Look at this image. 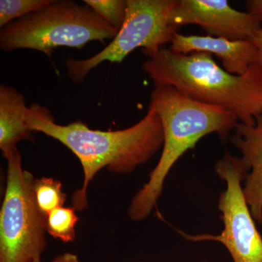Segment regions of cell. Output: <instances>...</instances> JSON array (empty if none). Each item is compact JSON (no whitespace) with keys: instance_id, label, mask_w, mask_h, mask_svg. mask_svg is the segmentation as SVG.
Returning <instances> with one entry per match:
<instances>
[{"instance_id":"obj_16","label":"cell","mask_w":262,"mask_h":262,"mask_svg":"<svg viewBox=\"0 0 262 262\" xmlns=\"http://www.w3.org/2000/svg\"><path fill=\"white\" fill-rule=\"evenodd\" d=\"M246 9L248 13H251L253 16L262 23V0H248L246 3Z\"/></svg>"},{"instance_id":"obj_10","label":"cell","mask_w":262,"mask_h":262,"mask_svg":"<svg viewBox=\"0 0 262 262\" xmlns=\"http://www.w3.org/2000/svg\"><path fill=\"white\" fill-rule=\"evenodd\" d=\"M230 141L249 170L243 185L245 199L254 220L262 225V115L254 125L239 122Z\"/></svg>"},{"instance_id":"obj_15","label":"cell","mask_w":262,"mask_h":262,"mask_svg":"<svg viewBox=\"0 0 262 262\" xmlns=\"http://www.w3.org/2000/svg\"><path fill=\"white\" fill-rule=\"evenodd\" d=\"M108 25L120 31L126 15L127 0H84Z\"/></svg>"},{"instance_id":"obj_17","label":"cell","mask_w":262,"mask_h":262,"mask_svg":"<svg viewBox=\"0 0 262 262\" xmlns=\"http://www.w3.org/2000/svg\"><path fill=\"white\" fill-rule=\"evenodd\" d=\"M32 262H42L41 258L34 260ZM50 262H83L81 261L80 258L77 255L74 254L72 253H62L61 255H58L54 259L52 260Z\"/></svg>"},{"instance_id":"obj_4","label":"cell","mask_w":262,"mask_h":262,"mask_svg":"<svg viewBox=\"0 0 262 262\" xmlns=\"http://www.w3.org/2000/svg\"><path fill=\"white\" fill-rule=\"evenodd\" d=\"M117 33L89 5L51 0L44 8L1 29L0 49L34 50L50 56L57 48L81 50L92 41L113 39Z\"/></svg>"},{"instance_id":"obj_8","label":"cell","mask_w":262,"mask_h":262,"mask_svg":"<svg viewBox=\"0 0 262 262\" xmlns=\"http://www.w3.org/2000/svg\"><path fill=\"white\" fill-rule=\"evenodd\" d=\"M170 24L179 28L196 24L208 36L229 40L251 39L262 27L256 17L234 9L227 0H178Z\"/></svg>"},{"instance_id":"obj_5","label":"cell","mask_w":262,"mask_h":262,"mask_svg":"<svg viewBox=\"0 0 262 262\" xmlns=\"http://www.w3.org/2000/svg\"><path fill=\"white\" fill-rule=\"evenodd\" d=\"M5 158L8 170L0 211V262H32L47 248V217L36 203V178L24 170L18 149Z\"/></svg>"},{"instance_id":"obj_19","label":"cell","mask_w":262,"mask_h":262,"mask_svg":"<svg viewBox=\"0 0 262 262\" xmlns=\"http://www.w3.org/2000/svg\"><path fill=\"white\" fill-rule=\"evenodd\" d=\"M199 262H208V261H205V260H204V261H199Z\"/></svg>"},{"instance_id":"obj_3","label":"cell","mask_w":262,"mask_h":262,"mask_svg":"<svg viewBox=\"0 0 262 262\" xmlns=\"http://www.w3.org/2000/svg\"><path fill=\"white\" fill-rule=\"evenodd\" d=\"M149 106L160 117L164 143L161 156L149 180L130 202L127 215L134 222L145 220L156 207L165 179L181 157L209 134H216L226 142L239 122L227 108L194 101L171 86H155Z\"/></svg>"},{"instance_id":"obj_2","label":"cell","mask_w":262,"mask_h":262,"mask_svg":"<svg viewBox=\"0 0 262 262\" xmlns=\"http://www.w3.org/2000/svg\"><path fill=\"white\" fill-rule=\"evenodd\" d=\"M155 86H171L187 97L232 112L239 122L254 125L262 115V65L243 75L229 73L206 52L177 53L162 48L143 62Z\"/></svg>"},{"instance_id":"obj_6","label":"cell","mask_w":262,"mask_h":262,"mask_svg":"<svg viewBox=\"0 0 262 262\" xmlns=\"http://www.w3.org/2000/svg\"><path fill=\"white\" fill-rule=\"evenodd\" d=\"M177 3L178 0H127L123 25L104 49L87 59L67 60L70 80L82 84L100 63H122L138 48H142L149 58L154 56L178 33L179 27L170 24V13Z\"/></svg>"},{"instance_id":"obj_14","label":"cell","mask_w":262,"mask_h":262,"mask_svg":"<svg viewBox=\"0 0 262 262\" xmlns=\"http://www.w3.org/2000/svg\"><path fill=\"white\" fill-rule=\"evenodd\" d=\"M51 0H1L0 27L34 13L50 4Z\"/></svg>"},{"instance_id":"obj_13","label":"cell","mask_w":262,"mask_h":262,"mask_svg":"<svg viewBox=\"0 0 262 262\" xmlns=\"http://www.w3.org/2000/svg\"><path fill=\"white\" fill-rule=\"evenodd\" d=\"M75 211L73 207L63 206L52 211L46 220L48 233L65 244L75 241V227L79 220Z\"/></svg>"},{"instance_id":"obj_1","label":"cell","mask_w":262,"mask_h":262,"mask_svg":"<svg viewBox=\"0 0 262 262\" xmlns=\"http://www.w3.org/2000/svg\"><path fill=\"white\" fill-rule=\"evenodd\" d=\"M30 108V129L60 141L80 160L83 183L72 199V207L77 211L88 208L90 183L101 169L116 174L131 173L163 149V125L158 114L150 106L146 116L133 126L107 131L92 130L80 120L58 125L48 108L36 103Z\"/></svg>"},{"instance_id":"obj_12","label":"cell","mask_w":262,"mask_h":262,"mask_svg":"<svg viewBox=\"0 0 262 262\" xmlns=\"http://www.w3.org/2000/svg\"><path fill=\"white\" fill-rule=\"evenodd\" d=\"M34 192L38 208L46 217L53 210L63 207L67 201L63 184L58 179L48 177L35 179Z\"/></svg>"},{"instance_id":"obj_18","label":"cell","mask_w":262,"mask_h":262,"mask_svg":"<svg viewBox=\"0 0 262 262\" xmlns=\"http://www.w3.org/2000/svg\"><path fill=\"white\" fill-rule=\"evenodd\" d=\"M251 40L254 43L258 50L257 62L256 63L262 65V27L254 36L251 38Z\"/></svg>"},{"instance_id":"obj_20","label":"cell","mask_w":262,"mask_h":262,"mask_svg":"<svg viewBox=\"0 0 262 262\" xmlns=\"http://www.w3.org/2000/svg\"><path fill=\"white\" fill-rule=\"evenodd\" d=\"M135 262H138V261H135Z\"/></svg>"},{"instance_id":"obj_11","label":"cell","mask_w":262,"mask_h":262,"mask_svg":"<svg viewBox=\"0 0 262 262\" xmlns=\"http://www.w3.org/2000/svg\"><path fill=\"white\" fill-rule=\"evenodd\" d=\"M30 113L23 94L10 86H0V149L3 156L17 148L19 141H34V131L28 125Z\"/></svg>"},{"instance_id":"obj_7","label":"cell","mask_w":262,"mask_h":262,"mask_svg":"<svg viewBox=\"0 0 262 262\" xmlns=\"http://www.w3.org/2000/svg\"><path fill=\"white\" fill-rule=\"evenodd\" d=\"M214 170L227 185L225 190L220 193L218 201L224 229L218 235L179 233L193 242L220 243L227 248L233 262H262V237L243 192V182L249 170L241 158L228 151L215 163Z\"/></svg>"},{"instance_id":"obj_9","label":"cell","mask_w":262,"mask_h":262,"mask_svg":"<svg viewBox=\"0 0 262 262\" xmlns=\"http://www.w3.org/2000/svg\"><path fill=\"white\" fill-rule=\"evenodd\" d=\"M170 43V48L177 53L206 52L215 55L222 60L224 69L233 75H244L257 62V48L251 39L229 40L208 35H184L178 32Z\"/></svg>"}]
</instances>
